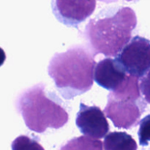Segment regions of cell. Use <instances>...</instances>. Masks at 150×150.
Wrapping results in <instances>:
<instances>
[{"mask_svg":"<svg viewBox=\"0 0 150 150\" xmlns=\"http://www.w3.org/2000/svg\"><path fill=\"white\" fill-rule=\"evenodd\" d=\"M136 25L137 17L132 8L108 7L89 20L83 36L95 56L117 57L131 40Z\"/></svg>","mask_w":150,"mask_h":150,"instance_id":"obj_1","label":"cell"},{"mask_svg":"<svg viewBox=\"0 0 150 150\" xmlns=\"http://www.w3.org/2000/svg\"><path fill=\"white\" fill-rule=\"evenodd\" d=\"M95 57L88 47L81 45L53 56L48 73L64 99H73L92 88L96 65Z\"/></svg>","mask_w":150,"mask_h":150,"instance_id":"obj_2","label":"cell"},{"mask_svg":"<svg viewBox=\"0 0 150 150\" xmlns=\"http://www.w3.org/2000/svg\"><path fill=\"white\" fill-rule=\"evenodd\" d=\"M16 106L29 130L42 133L48 127L59 129L69 120V114L61 100L47 92L44 83L26 89L18 96Z\"/></svg>","mask_w":150,"mask_h":150,"instance_id":"obj_3","label":"cell"},{"mask_svg":"<svg viewBox=\"0 0 150 150\" xmlns=\"http://www.w3.org/2000/svg\"><path fill=\"white\" fill-rule=\"evenodd\" d=\"M139 78L128 75L122 83L110 91L104 112L118 128L131 129L140 122L146 104L141 94Z\"/></svg>","mask_w":150,"mask_h":150,"instance_id":"obj_4","label":"cell"},{"mask_svg":"<svg viewBox=\"0 0 150 150\" xmlns=\"http://www.w3.org/2000/svg\"><path fill=\"white\" fill-rule=\"evenodd\" d=\"M115 59L127 74L142 79L150 70V40L133 37Z\"/></svg>","mask_w":150,"mask_h":150,"instance_id":"obj_5","label":"cell"},{"mask_svg":"<svg viewBox=\"0 0 150 150\" xmlns=\"http://www.w3.org/2000/svg\"><path fill=\"white\" fill-rule=\"evenodd\" d=\"M96 8V0H51L56 18L68 27L78 28Z\"/></svg>","mask_w":150,"mask_h":150,"instance_id":"obj_6","label":"cell"},{"mask_svg":"<svg viewBox=\"0 0 150 150\" xmlns=\"http://www.w3.org/2000/svg\"><path fill=\"white\" fill-rule=\"evenodd\" d=\"M76 123L83 135L95 139H103L109 131V125L100 107L80 103Z\"/></svg>","mask_w":150,"mask_h":150,"instance_id":"obj_7","label":"cell"},{"mask_svg":"<svg viewBox=\"0 0 150 150\" xmlns=\"http://www.w3.org/2000/svg\"><path fill=\"white\" fill-rule=\"evenodd\" d=\"M128 76L116 59L106 58L97 63L94 71V79L98 84L108 90L117 89Z\"/></svg>","mask_w":150,"mask_h":150,"instance_id":"obj_8","label":"cell"},{"mask_svg":"<svg viewBox=\"0 0 150 150\" xmlns=\"http://www.w3.org/2000/svg\"><path fill=\"white\" fill-rule=\"evenodd\" d=\"M105 150H137L136 141L125 132H112L105 136L103 142Z\"/></svg>","mask_w":150,"mask_h":150,"instance_id":"obj_9","label":"cell"},{"mask_svg":"<svg viewBox=\"0 0 150 150\" xmlns=\"http://www.w3.org/2000/svg\"><path fill=\"white\" fill-rule=\"evenodd\" d=\"M59 150H103V143L89 136H80L68 141Z\"/></svg>","mask_w":150,"mask_h":150,"instance_id":"obj_10","label":"cell"},{"mask_svg":"<svg viewBox=\"0 0 150 150\" xmlns=\"http://www.w3.org/2000/svg\"><path fill=\"white\" fill-rule=\"evenodd\" d=\"M12 150H45L38 141L27 136L16 138L11 145Z\"/></svg>","mask_w":150,"mask_h":150,"instance_id":"obj_11","label":"cell"},{"mask_svg":"<svg viewBox=\"0 0 150 150\" xmlns=\"http://www.w3.org/2000/svg\"><path fill=\"white\" fill-rule=\"evenodd\" d=\"M138 134L141 146H147L150 142V115L146 116L140 121Z\"/></svg>","mask_w":150,"mask_h":150,"instance_id":"obj_12","label":"cell"},{"mask_svg":"<svg viewBox=\"0 0 150 150\" xmlns=\"http://www.w3.org/2000/svg\"><path fill=\"white\" fill-rule=\"evenodd\" d=\"M140 89L146 103L150 104V70L141 79Z\"/></svg>","mask_w":150,"mask_h":150,"instance_id":"obj_13","label":"cell"},{"mask_svg":"<svg viewBox=\"0 0 150 150\" xmlns=\"http://www.w3.org/2000/svg\"><path fill=\"white\" fill-rule=\"evenodd\" d=\"M6 60V54L4 50L0 48V67L4 64Z\"/></svg>","mask_w":150,"mask_h":150,"instance_id":"obj_14","label":"cell"},{"mask_svg":"<svg viewBox=\"0 0 150 150\" xmlns=\"http://www.w3.org/2000/svg\"><path fill=\"white\" fill-rule=\"evenodd\" d=\"M99 1H103V2H105L107 4H109V3H113L116 2V1H118L119 0H99Z\"/></svg>","mask_w":150,"mask_h":150,"instance_id":"obj_15","label":"cell"},{"mask_svg":"<svg viewBox=\"0 0 150 150\" xmlns=\"http://www.w3.org/2000/svg\"><path fill=\"white\" fill-rule=\"evenodd\" d=\"M125 1H139V0H125Z\"/></svg>","mask_w":150,"mask_h":150,"instance_id":"obj_16","label":"cell"}]
</instances>
